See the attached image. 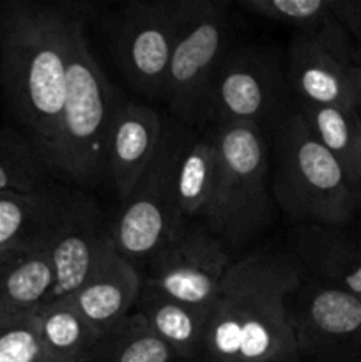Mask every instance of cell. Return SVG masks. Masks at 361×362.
I'll use <instances>...</instances> for the list:
<instances>
[{"instance_id": "cell-19", "label": "cell", "mask_w": 361, "mask_h": 362, "mask_svg": "<svg viewBox=\"0 0 361 362\" xmlns=\"http://www.w3.org/2000/svg\"><path fill=\"white\" fill-rule=\"evenodd\" d=\"M138 313L180 362L202 356L209 310L188 306L144 286L138 299Z\"/></svg>"}, {"instance_id": "cell-3", "label": "cell", "mask_w": 361, "mask_h": 362, "mask_svg": "<svg viewBox=\"0 0 361 362\" xmlns=\"http://www.w3.org/2000/svg\"><path fill=\"white\" fill-rule=\"evenodd\" d=\"M88 14L85 6H73L67 30L66 98L53 172L91 186L106 172L110 131L122 105L88 45Z\"/></svg>"}, {"instance_id": "cell-33", "label": "cell", "mask_w": 361, "mask_h": 362, "mask_svg": "<svg viewBox=\"0 0 361 362\" xmlns=\"http://www.w3.org/2000/svg\"><path fill=\"white\" fill-rule=\"evenodd\" d=\"M360 207H361V202H360Z\"/></svg>"}, {"instance_id": "cell-17", "label": "cell", "mask_w": 361, "mask_h": 362, "mask_svg": "<svg viewBox=\"0 0 361 362\" xmlns=\"http://www.w3.org/2000/svg\"><path fill=\"white\" fill-rule=\"evenodd\" d=\"M53 288L48 247L0 257V320L35 313Z\"/></svg>"}, {"instance_id": "cell-11", "label": "cell", "mask_w": 361, "mask_h": 362, "mask_svg": "<svg viewBox=\"0 0 361 362\" xmlns=\"http://www.w3.org/2000/svg\"><path fill=\"white\" fill-rule=\"evenodd\" d=\"M113 246L112 226L103 221L91 200L78 198L71 216L48 244L53 288L46 304L73 296Z\"/></svg>"}, {"instance_id": "cell-31", "label": "cell", "mask_w": 361, "mask_h": 362, "mask_svg": "<svg viewBox=\"0 0 361 362\" xmlns=\"http://www.w3.org/2000/svg\"><path fill=\"white\" fill-rule=\"evenodd\" d=\"M186 362H209V361H204V359H195V361H186Z\"/></svg>"}, {"instance_id": "cell-13", "label": "cell", "mask_w": 361, "mask_h": 362, "mask_svg": "<svg viewBox=\"0 0 361 362\" xmlns=\"http://www.w3.org/2000/svg\"><path fill=\"white\" fill-rule=\"evenodd\" d=\"M350 66L311 35L294 34L290 41L287 78L303 105L357 112L361 95L350 78Z\"/></svg>"}, {"instance_id": "cell-10", "label": "cell", "mask_w": 361, "mask_h": 362, "mask_svg": "<svg viewBox=\"0 0 361 362\" xmlns=\"http://www.w3.org/2000/svg\"><path fill=\"white\" fill-rule=\"evenodd\" d=\"M283 80L275 57L262 48L229 53L212 88L209 119L218 124L250 122L275 115L282 103Z\"/></svg>"}, {"instance_id": "cell-7", "label": "cell", "mask_w": 361, "mask_h": 362, "mask_svg": "<svg viewBox=\"0 0 361 362\" xmlns=\"http://www.w3.org/2000/svg\"><path fill=\"white\" fill-rule=\"evenodd\" d=\"M184 136L165 127L159 151L130 197L122 200L112 226L117 251L131 262L152 258L183 228L177 209L176 175Z\"/></svg>"}, {"instance_id": "cell-14", "label": "cell", "mask_w": 361, "mask_h": 362, "mask_svg": "<svg viewBox=\"0 0 361 362\" xmlns=\"http://www.w3.org/2000/svg\"><path fill=\"white\" fill-rule=\"evenodd\" d=\"M78 198L45 186L27 193H0V253L48 247Z\"/></svg>"}, {"instance_id": "cell-21", "label": "cell", "mask_w": 361, "mask_h": 362, "mask_svg": "<svg viewBox=\"0 0 361 362\" xmlns=\"http://www.w3.org/2000/svg\"><path fill=\"white\" fill-rule=\"evenodd\" d=\"M216 173L214 138H184L176 175L177 209L180 219L204 216L211 200Z\"/></svg>"}, {"instance_id": "cell-30", "label": "cell", "mask_w": 361, "mask_h": 362, "mask_svg": "<svg viewBox=\"0 0 361 362\" xmlns=\"http://www.w3.org/2000/svg\"><path fill=\"white\" fill-rule=\"evenodd\" d=\"M39 362H59V361H52V359H48V357H42V359Z\"/></svg>"}, {"instance_id": "cell-22", "label": "cell", "mask_w": 361, "mask_h": 362, "mask_svg": "<svg viewBox=\"0 0 361 362\" xmlns=\"http://www.w3.org/2000/svg\"><path fill=\"white\" fill-rule=\"evenodd\" d=\"M299 253L308 267L324 276L333 286L361 299V250L322 230L311 228L301 232Z\"/></svg>"}, {"instance_id": "cell-24", "label": "cell", "mask_w": 361, "mask_h": 362, "mask_svg": "<svg viewBox=\"0 0 361 362\" xmlns=\"http://www.w3.org/2000/svg\"><path fill=\"white\" fill-rule=\"evenodd\" d=\"M301 117L311 134L340 161L350 182L360 186L356 173V136L360 113L338 106L301 105Z\"/></svg>"}, {"instance_id": "cell-1", "label": "cell", "mask_w": 361, "mask_h": 362, "mask_svg": "<svg viewBox=\"0 0 361 362\" xmlns=\"http://www.w3.org/2000/svg\"><path fill=\"white\" fill-rule=\"evenodd\" d=\"M73 6L9 2L0 7V81L46 170L55 163Z\"/></svg>"}, {"instance_id": "cell-12", "label": "cell", "mask_w": 361, "mask_h": 362, "mask_svg": "<svg viewBox=\"0 0 361 362\" xmlns=\"http://www.w3.org/2000/svg\"><path fill=\"white\" fill-rule=\"evenodd\" d=\"M292 320L299 354L336 359L361 352V299L338 286L315 288Z\"/></svg>"}, {"instance_id": "cell-9", "label": "cell", "mask_w": 361, "mask_h": 362, "mask_svg": "<svg viewBox=\"0 0 361 362\" xmlns=\"http://www.w3.org/2000/svg\"><path fill=\"white\" fill-rule=\"evenodd\" d=\"M230 267L222 240L205 230H183L151 258L144 286L188 306L209 310Z\"/></svg>"}, {"instance_id": "cell-25", "label": "cell", "mask_w": 361, "mask_h": 362, "mask_svg": "<svg viewBox=\"0 0 361 362\" xmlns=\"http://www.w3.org/2000/svg\"><path fill=\"white\" fill-rule=\"evenodd\" d=\"M41 159L28 141L0 129V193H27L42 187Z\"/></svg>"}, {"instance_id": "cell-16", "label": "cell", "mask_w": 361, "mask_h": 362, "mask_svg": "<svg viewBox=\"0 0 361 362\" xmlns=\"http://www.w3.org/2000/svg\"><path fill=\"white\" fill-rule=\"evenodd\" d=\"M144 281L134 262L113 246L91 278L71 296L84 317L106 334L122 324L140 299Z\"/></svg>"}, {"instance_id": "cell-18", "label": "cell", "mask_w": 361, "mask_h": 362, "mask_svg": "<svg viewBox=\"0 0 361 362\" xmlns=\"http://www.w3.org/2000/svg\"><path fill=\"white\" fill-rule=\"evenodd\" d=\"M241 7L255 16L292 27L311 35L333 53L353 64L350 37L333 11V0H243Z\"/></svg>"}, {"instance_id": "cell-5", "label": "cell", "mask_w": 361, "mask_h": 362, "mask_svg": "<svg viewBox=\"0 0 361 362\" xmlns=\"http://www.w3.org/2000/svg\"><path fill=\"white\" fill-rule=\"evenodd\" d=\"M275 194L290 216L319 225H343L356 205V187L299 112L282 122L276 138Z\"/></svg>"}, {"instance_id": "cell-32", "label": "cell", "mask_w": 361, "mask_h": 362, "mask_svg": "<svg viewBox=\"0 0 361 362\" xmlns=\"http://www.w3.org/2000/svg\"><path fill=\"white\" fill-rule=\"evenodd\" d=\"M2 255H4V253H0V257H2Z\"/></svg>"}, {"instance_id": "cell-4", "label": "cell", "mask_w": 361, "mask_h": 362, "mask_svg": "<svg viewBox=\"0 0 361 362\" xmlns=\"http://www.w3.org/2000/svg\"><path fill=\"white\" fill-rule=\"evenodd\" d=\"M216 173L211 200L202 218L209 233L239 246L269 221V148L260 126L218 124L214 134Z\"/></svg>"}, {"instance_id": "cell-28", "label": "cell", "mask_w": 361, "mask_h": 362, "mask_svg": "<svg viewBox=\"0 0 361 362\" xmlns=\"http://www.w3.org/2000/svg\"><path fill=\"white\" fill-rule=\"evenodd\" d=\"M356 173H357V182L361 186V117L357 122V136H356Z\"/></svg>"}, {"instance_id": "cell-29", "label": "cell", "mask_w": 361, "mask_h": 362, "mask_svg": "<svg viewBox=\"0 0 361 362\" xmlns=\"http://www.w3.org/2000/svg\"><path fill=\"white\" fill-rule=\"evenodd\" d=\"M350 78H353L354 87H356V90L360 92L361 95V62H353V66H350Z\"/></svg>"}, {"instance_id": "cell-15", "label": "cell", "mask_w": 361, "mask_h": 362, "mask_svg": "<svg viewBox=\"0 0 361 362\" xmlns=\"http://www.w3.org/2000/svg\"><path fill=\"white\" fill-rule=\"evenodd\" d=\"M165 136V126L156 110L138 103H126L117 112L106 151V172L120 202L130 197Z\"/></svg>"}, {"instance_id": "cell-2", "label": "cell", "mask_w": 361, "mask_h": 362, "mask_svg": "<svg viewBox=\"0 0 361 362\" xmlns=\"http://www.w3.org/2000/svg\"><path fill=\"white\" fill-rule=\"evenodd\" d=\"M301 267L285 255L253 253L230 264L209 308L198 359L209 362H297L289 297Z\"/></svg>"}, {"instance_id": "cell-6", "label": "cell", "mask_w": 361, "mask_h": 362, "mask_svg": "<svg viewBox=\"0 0 361 362\" xmlns=\"http://www.w3.org/2000/svg\"><path fill=\"white\" fill-rule=\"evenodd\" d=\"M230 14L219 0H180L165 99L186 122L209 119L212 88L229 55Z\"/></svg>"}, {"instance_id": "cell-23", "label": "cell", "mask_w": 361, "mask_h": 362, "mask_svg": "<svg viewBox=\"0 0 361 362\" xmlns=\"http://www.w3.org/2000/svg\"><path fill=\"white\" fill-rule=\"evenodd\" d=\"M177 361L166 343L149 327L138 311L122 324L101 336L99 343L85 362H173Z\"/></svg>"}, {"instance_id": "cell-26", "label": "cell", "mask_w": 361, "mask_h": 362, "mask_svg": "<svg viewBox=\"0 0 361 362\" xmlns=\"http://www.w3.org/2000/svg\"><path fill=\"white\" fill-rule=\"evenodd\" d=\"M42 357L38 315L0 320V362H39Z\"/></svg>"}, {"instance_id": "cell-8", "label": "cell", "mask_w": 361, "mask_h": 362, "mask_svg": "<svg viewBox=\"0 0 361 362\" xmlns=\"http://www.w3.org/2000/svg\"><path fill=\"white\" fill-rule=\"evenodd\" d=\"M180 20V0H138L106 18L117 64L144 98L165 99L170 57Z\"/></svg>"}, {"instance_id": "cell-20", "label": "cell", "mask_w": 361, "mask_h": 362, "mask_svg": "<svg viewBox=\"0 0 361 362\" xmlns=\"http://www.w3.org/2000/svg\"><path fill=\"white\" fill-rule=\"evenodd\" d=\"M42 354L59 362H85L101 332L84 317L71 297L52 300L35 311Z\"/></svg>"}, {"instance_id": "cell-27", "label": "cell", "mask_w": 361, "mask_h": 362, "mask_svg": "<svg viewBox=\"0 0 361 362\" xmlns=\"http://www.w3.org/2000/svg\"><path fill=\"white\" fill-rule=\"evenodd\" d=\"M333 11L349 37H353L361 46V0H350V2L333 0Z\"/></svg>"}]
</instances>
